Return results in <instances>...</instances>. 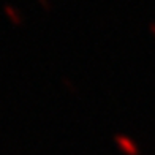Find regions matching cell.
<instances>
[{
  "mask_svg": "<svg viewBox=\"0 0 155 155\" xmlns=\"http://www.w3.org/2000/svg\"><path fill=\"white\" fill-rule=\"evenodd\" d=\"M3 11H5L6 18L10 19V22H11L13 25L19 27V25H22V24H24L22 16H21V13L15 8V6H11V5H3Z\"/></svg>",
  "mask_w": 155,
  "mask_h": 155,
  "instance_id": "obj_2",
  "label": "cell"
},
{
  "mask_svg": "<svg viewBox=\"0 0 155 155\" xmlns=\"http://www.w3.org/2000/svg\"><path fill=\"white\" fill-rule=\"evenodd\" d=\"M62 84H63V87L67 89V92L68 94H71L73 97H79V92H78V87L74 86V82L70 79V78H67V76H63L62 78Z\"/></svg>",
  "mask_w": 155,
  "mask_h": 155,
  "instance_id": "obj_3",
  "label": "cell"
},
{
  "mask_svg": "<svg viewBox=\"0 0 155 155\" xmlns=\"http://www.w3.org/2000/svg\"><path fill=\"white\" fill-rule=\"evenodd\" d=\"M114 143L120 150H124L127 155H138V147L133 144V141L130 138H127L124 135H116L114 136Z\"/></svg>",
  "mask_w": 155,
  "mask_h": 155,
  "instance_id": "obj_1",
  "label": "cell"
},
{
  "mask_svg": "<svg viewBox=\"0 0 155 155\" xmlns=\"http://www.w3.org/2000/svg\"><path fill=\"white\" fill-rule=\"evenodd\" d=\"M38 3L41 5V6H43V10L45 11H51L52 10V3H51V0H38Z\"/></svg>",
  "mask_w": 155,
  "mask_h": 155,
  "instance_id": "obj_4",
  "label": "cell"
}]
</instances>
